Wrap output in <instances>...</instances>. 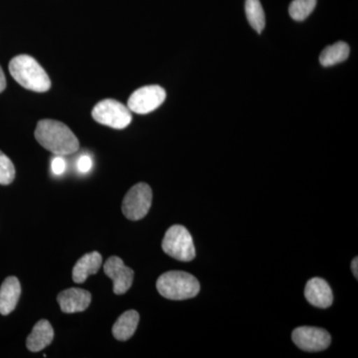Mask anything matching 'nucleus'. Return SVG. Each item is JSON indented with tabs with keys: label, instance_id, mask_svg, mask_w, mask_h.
<instances>
[{
	"label": "nucleus",
	"instance_id": "obj_16",
	"mask_svg": "<svg viewBox=\"0 0 358 358\" xmlns=\"http://www.w3.org/2000/svg\"><path fill=\"white\" fill-rule=\"evenodd\" d=\"M350 46L345 42H336L327 46L320 55V63L324 67H331L338 63L345 62L350 56Z\"/></svg>",
	"mask_w": 358,
	"mask_h": 358
},
{
	"label": "nucleus",
	"instance_id": "obj_23",
	"mask_svg": "<svg viewBox=\"0 0 358 358\" xmlns=\"http://www.w3.org/2000/svg\"><path fill=\"white\" fill-rule=\"evenodd\" d=\"M357 263H358V259L357 258L353 259L352 263V270L353 275H355V277L358 278V271H357Z\"/></svg>",
	"mask_w": 358,
	"mask_h": 358
},
{
	"label": "nucleus",
	"instance_id": "obj_10",
	"mask_svg": "<svg viewBox=\"0 0 358 358\" xmlns=\"http://www.w3.org/2000/svg\"><path fill=\"white\" fill-rule=\"evenodd\" d=\"M57 301L63 313H81L89 308L92 296L86 289L72 288L61 292Z\"/></svg>",
	"mask_w": 358,
	"mask_h": 358
},
{
	"label": "nucleus",
	"instance_id": "obj_18",
	"mask_svg": "<svg viewBox=\"0 0 358 358\" xmlns=\"http://www.w3.org/2000/svg\"><path fill=\"white\" fill-rule=\"evenodd\" d=\"M317 6V0H294L289 7L291 17L296 21L307 20Z\"/></svg>",
	"mask_w": 358,
	"mask_h": 358
},
{
	"label": "nucleus",
	"instance_id": "obj_12",
	"mask_svg": "<svg viewBox=\"0 0 358 358\" xmlns=\"http://www.w3.org/2000/svg\"><path fill=\"white\" fill-rule=\"evenodd\" d=\"M21 294L20 280L8 277L0 287V313L7 315L13 313L17 306Z\"/></svg>",
	"mask_w": 358,
	"mask_h": 358
},
{
	"label": "nucleus",
	"instance_id": "obj_2",
	"mask_svg": "<svg viewBox=\"0 0 358 358\" xmlns=\"http://www.w3.org/2000/svg\"><path fill=\"white\" fill-rule=\"evenodd\" d=\"M9 71L23 88L37 93H44L51 88L50 78L46 71L31 56H16L9 63Z\"/></svg>",
	"mask_w": 358,
	"mask_h": 358
},
{
	"label": "nucleus",
	"instance_id": "obj_3",
	"mask_svg": "<svg viewBox=\"0 0 358 358\" xmlns=\"http://www.w3.org/2000/svg\"><path fill=\"white\" fill-rule=\"evenodd\" d=\"M159 293L169 300L183 301L194 298L200 291L199 280L188 273L171 271L164 273L157 282Z\"/></svg>",
	"mask_w": 358,
	"mask_h": 358
},
{
	"label": "nucleus",
	"instance_id": "obj_11",
	"mask_svg": "<svg viewBox=\"0 0 358 358\" xmlns=\"http://www.w3.org/2000/svg\"><path fill=\"white\" fill-rule=\"evenodd\" d=\"M305 296L310 305L317 308H327L333 305V292L322 278H313L307 282Z\"/></svg>",
	"mask_w": 358,
	"mask_h": 358
},
{
	"label": "nucleus",
	"instance_id": "obj_13",
	"mask_svg": "<svg viewBox=\"0 0 358 358\" xmlns=\"http://www.w3.org/2000/svg\"><path fill=\"white\" fill-rule=\"evenodd\" d=\"M54 338V329L50 322L41 320L33 327L31 334L28 336L26 346L32 352H41L50 345Z\"/></svg>",
	"mask_w": 358,
	"mask_h": 358
},
{
	"label": "nucleus",
	"instance_id": "obj_17",
	"mask_svg": "<svg viewBox=\"0 0 358 358\" xmlns=\"http://www.w3.org/2000/svg\"><path fill=\"white\" fill-rule=\"evenodd\" d=\"M245 11L252 28L258 33L262 32L266 25V17L260 0H246Z\"/></svg>",
	"mask_w": 358,
	"mask_h": 358
},
{
	"label": "nucleus",
	"instance_id": "obj_8",
	"mask_svg": "<svg viewBox=\"0 0 358 358\" xmlns=\"http://www.w3.org/2000/svg\"><path fill=\"white\" fill-rule=\"evenodd\" d=\"M293 341L305 352H322L327 350L331 343V336L326 329L319 327H301L292 334Z\"/></svg>",
	"mask_w": 358,
	"mask_h": 358
},
{
	"label": "nucleus",
	"instance_id": "obj_19",
	"mask_svg": "<svg viewBox=\"0 0 358 358\" xmlns=\"http://www.w3.org/2000/svg\"><path fill=\"white\" fill-rule=\"evenodd\" d=\"M14 178H15V167L10 159L0 150V185H10Z\"/></svg>",
	"mask_w": 358,
	"mask_h": 358
},
{
	"label": "nucleus",
	"instance_id": "obj_6",
	"mask_svg": "<svg viewBox=\"0 0 358 358\" xmlns=\"http://www.w3.org/2000/svg\"><path fill=\"white\" fill-rule=\"evenodd\" d=\"M152 202V188L147 183H138L124 196L122 206V213L129 220H141L150 211Z\"/></svg>",
	"mask_w": 358,
	"mask_h": 358
},
{
	"label": "nucleus",
	"instance_id": "obj_22",
	"mask_svg": "<svg viewBox=\"0 0 358 358\" xmlns=\"http://www.w3.org/2000/svg\"><path fill=\"white\" fill-rule=\"evenodd\" d=\"M6 88V76H4L3 71H2V68L0 67V93L4 91Z\"/></svg>",
	"mask_w": 358,
	"mask_h": 358
},
{
	"label": "nucleus",
	"instance_id": "obj_20",
	"mask_svg": "<svg viewBox=\"0 0 358 358\" xmlns=\"http://www.w3.org/2000/svg\"><path fill=\"white\" fill-rule=\"evenodd\" d=\"M66 167H67V164H66V160L63 159L62 155H57L52 159L51 169L56 176L64 173Z\"/></svg>",
	"mask_w": 358,
	"mask_h": 358
},
{
	"label": "nucleus",
	"instance_id": "obj_9",
	"mask_svg": "<svg viewBox=\"0 0 358 358\" xmlns=\"http://www.w3.org/2000/svg\"><path fill=\"white\" fill-rule=\"evenodd\" d=\"M103 272L113 281L115 294H124L131 289L134 282V271L124 265L119 257H110L103 265Z\"/></svg>",
	"mask_w": 358,
	"mask_h": 358
},
{
	"label": "nucleus",
	"instance_id": "obj_5",
	"mask_svg": "<svg viewBox=\"0 0 358 358\" xmlns=\"http://www.w3.org/2000/svg\"><path fill=\"white\" fill-rule=\"evenodd\" d=\"M92 115L99 124L115 129H126L133 119L128 106L113 99H106L96 103L92 110Z\"/></svg>",
	"mask_w": 358,
	"mask_h": 358
},
{
	"label": "nucleus",
	"instance_id": "obj_14",
	"mask_svg": "<svg viewBox=\"0 0 358 358\" xmlns=\"http://www.w3.org/2000/svg\"><path fill=\"white\" fill-rule=\"evenodd\" d=\"M102 263V255L99 252H92L81 257L73 268V281L82 284L90 275L96 274L100 270Z\"/></svg>",
	"mask_w": 358,
	"mask_h": 358
},
{
	"label": "nucleus",
	"instance_id": "obj_4",
	"mask_svg": "<svg viewBox=\"0 0 358 358\" xmlns=\"http://www.w3.org/2000/svg\"><path fill=\"white\" fill-rule=\"evenodd\" d=\"M162 246L164 253L181 262H189L195 258L192 235L183 226H171L164 235Z\"/></svg>",
	"mask_w": 358,
	"mask_h": 358
},
{
	"label": "nucleus",
	"instance_id": "obj_7",
	"mask_svg": "<svg viewBox=\"0 0 358 358\" xmlns=\"http://www.w3.org/2000/svg\"><path fill=\"white\" fill-rule=\"evenodd\" d=\"M166 90L157 85L141 87L136 90L128 101V108L136 114L145 115L154 112L166 101Z\"/></svg>",
	"mask_w": 358,
	"mask_h": 358
},
{
	"label": "nucleus",
	"instance_id": "obj_15",
	"mask_svg": "<svg viewBox=\"0 0 358 358\" xmlns=\"http://www.w3.org/2000/svg\"><path fill=\"white\" fill-rule=\"evenodd\" d=\"M138 322L140 315L136 310H131L122 313L113 326V336L120 341H128L136 333Z\"/></svg>",
	"mask_w": 358,
	"mask_h": 358
},
{
	"label": "nucleus",
	"instance_id": "obj_1",
	"mask_svg": "<svg viewBox=\"0 0 358 358\" xmlns=\"http://www.w3.org/2000/svg\"><path fill=\"white\" fill-rule=\"evenodd\" d=\"M35 138L47 150L56 155L75 154L79 141L65 124L54 120H42L37 124Z\"/></svg>",
	"mask_w": 358,
	"mask_h": 358
},
{
	"label": "nucleus",
	"instance_id": "obj_21",
	"mask_svg": "<svg viewBox=\"0 0 358 358\" xmlns=\"http://www.w3.org/2000/svg\"><path fill=\"white\" fill-rule=\"evenodd\" d=\"M92 166H93V162H92V159L89 155H82L77 162L78 169L82 173H89L91 171Z\"/></svg>",
	"mask_w": 358,
	"mask_h": 358
}]
</instances>
